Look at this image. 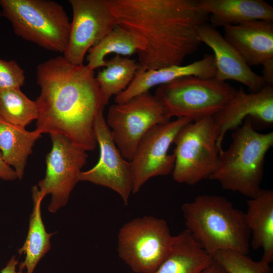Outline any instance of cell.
I'll return each instance as SVG.
<instances>
[{"label": "cell", "instance_id": "1", "mask_svg": "<svg viewBox=\"0 0 273 273\" xmlns=\"http://www.w3.org/2000/svg\"><path fill=\"white\" fill-rule=\"evenodd\" d=\"M36 75L41 91L35 101L36 130L61 134L86 151L95 150V119L109 100L101 92L94 70L59 56L39 64Z\"/></svg>", "mask_w": 273, "mask_h": 273}, {"label": "cell", "instance_id": "2", "mask_svg": "<svg viewBox=\"0 0 273 273\" xmlns=\"http://www.w3.org/2000/svg\"><path fill=\"white\" fill-rule=\"evenodd\" d=\"M117 25L145 40L138 52L139 70L181 65L195 52L200 42L199 27L209 15L198 0H107Z\"/></svg>", "mask_w": 273, "mask_h": 273}, {"label": "cell", "instance_id": "3", "mask_svg": "<svg viewBox=\"0 0 273 273\" xmlns=\"http://www.w3.org/2000/svg\"><path fill=\"white\" fill-rule=\"evenodd\" d=\"M186 229L212 256L222 250L248 255L251 235L245 213L225 197L201 195L181 206Z\"/></svg>", "mask_w": 273, "mask_h": 273}, {"label": "cell", "instance_id": "4", "mask_svg": "<svg viewBox=\"0 0 273 273\" xmlns=\"http://www.w3.org/2000/svg\"><path fill=\"white\" fill-rule=\"evenodd\" d=\"M232 142L219 154L217 167L209 179L226 190L250 198L261 189L265 157L273 146V132L257 131L250 118L234 130Z\"/></svg>", "mask_w": 273, "mask_h": 273}, {"label": "cell", "instance_id": "5", "mask_svg": "<svg viewBox=\"0 0 273 273\" xmlns=\"http://www.w3.org/2000/svg\"><path fill=\"white\" fill-rule=\"evenodd\" d=\"M0 6L16 35L46 50L65 52L71 22L62 5L49 0H0Z\"/></svg>", "mask_w": 273, "mask_h": 273}, {"label": "cell", "instance_id": "6", "mask_svg": "<svg viewBox=\"0 0 273 273\" xmlns=\"http://www.w3.org/2000/svg\"><path fill=\"white\" fill-rule=\"evenodd\" d=\"M237 91L215 77L189 76L158 86L154 95L170 118L186 117L195 121L213 116Z\"/></svg>", "mask_w": 273, "mask_h": 273}, {"label": "cell", "instance_id": "7", "mask_svg": "<svg viewBox=\"0 0 273 273\" xmlns=\"http://www.w3.org/2000/svg\"><path fill=\"white\" fill-rule=\"evenodd\" d=\"M219 131L212 116L192 121L183 127L173 143V180L194 185L210 178L215 171L220 150L217 145Z\"/></svg>", "mask_w": 273, "mask_h": 273}, {"label": "cell", "instance_id": "8", "mask_svg": "<svg viewBox=\"0 0 273 273\" xmlns=\"http://www.w3.org/2000/svg\"><path fill=\"white\" fill-rule=\"evenodd\" d=\"M167 222L152 216L125 223L118 235V256L135 273H152L166 257L174 241Z\"/></svg>", "mask_w": 273, "mask_h": 273}, {"label": "cell", "instance_id": "9", "mask_svg": "<svg viewBox=\"0 0 273 273\" xmlns=\"http://www.w3.org/2000/svg\"><path fill=\"white\" fill-rule=\"evenodd\" d=\"M170 119L156 97L147 92L111 106L106 121L121 155L130 161L145 134L155 125Z\"/></svg>", "mask_w": 273, "mask_h": 273}, {"label": "cell", "instance_id": "10", "mask_svg": "<svg viewBox=\"0 0 273 273\" xmlns=\"http://www.w3.org/2000/svg\"><path fill=\"white\" fill-rule=\"evenodd\" d=\"M50 134L52 148L46 156L45 176L37 187L43 196L51 195L48 211L54 213L68 203L72 190L79 181V174L88 155L87 151L64 135Z\"/></svg>", "mask_w": 273, "mask_h": 273}, {"label": "cell", "instance_id": "11", "mask_svg": "<svg viewBox=\"0 0 273 273\" xmlns=\"http://www.w3.org/2000/svg\"><path fill=\"white\" fill-rule=\"evenodd\" d=\"M192 121L188 117H178L155 125L142 137L130 161L132 193H138L150 178L172 173L175 157L168 150L178 131Z\"/></svg>", "mask_w": 273, "mask_h": 273}, {"label": "cell", "instance_id": "12", "mask_svg": "<svg viewBox=\"0 0 273 273\" xmlns=\"http://www.w3.org/2000/svg\"><path fill=\"white\" fill-rule=\"evenodd\" d=\"M94 129L100 147V158L93 168L80 172L79 181H88L109 188L118 194L127 205L133 189L131 165L117 147L107 124L104 110L98 113Z\"/></svg>", "mask_w": 273, "mask_h": 273}, {"label": "cell", "instance_id": "13", "mask_svg": "<svg viewBox=\"0 0 273 273\" xmlns=\"http://www.w3.org/2000/svg\"><path fill=\"white\" fill-rule=\"evenodd\" d=\"M73 19L67 48L63 57L71 63L83 64L90 48L117 25L107 0H69Z\"/></svg>", "mask_w": 273, "mask_h": 273}, {"label": "cell", "instance_id": "14", "mask_svg": "<svg viewBox=\"0 0 273 273\" xmlns=\"http://www.w3.org/2000/svg\"><path fill=\"white\" fill-rule=\"evenodd\" d=\"M212 118L219 131L217 145L220 152L226 132L236 129L247 118H250L253 124L266 126L273 124V86L266 85L259 92L250 93L240 87Z\"/></svg>", "mask_w": 273, "mask_h": 273}, {"label": "cell", "instance_id": "15", "mask_svg": "<svg viewBox=\"0 0 273 273\" xmlns=\"http://www.w3.org/2000/svg\"><path fill=\"white\" fill-rule=\"evenodd\" d=\"M224 37L247 65H262L266 85L273 86V21L256 20L224 27Z\"/></svg>", "mask_w": 273, "mask_h": 273}, {"label": "cell", "instance_id": "16", "mask_svg": "<svg viewBox=\"0 0 273 273\" xmlns=\"http://www.w3.org/2000/svg\"><path fill=\"white\" fill-rule=\"evenodd\" d=\"M199 41L213 52L216 75L220 81L231 80L247 86L251 93L260 90L265 85L261 75L255 73L237 50L215 28L206 23L198 31Z\"/></svg>", "mask_w": 273, "mask_h": 273}, {"label": "cell", "instance_id": "17", "mask_svg": "<svg viewBox=\"0 0 273 273\" xmlns=\"http://www.w3.org/2000/svg\"><path fill=\"white\" fill-rule=\"evenodd\" d=\"M216 68L213 55L205 54L199 60L186 65H173L149 71L138 70L127 88L115 96L116 104L125 102L139 94L149 92L156 86H159L176 79L195 76L202 78H213Z\"/></svg>", "mask_w": 273, "mask_h": 273}, {"label": "cell", "instance_id": "18", "mask_svg": "<svg viewBox=\"0 0 273 273\" xmlns=\"http://www.w3.org/2000/svg\"><path fill=\"white\" fill-rule=\"evenodd\" d=\"M212 25L226 27L256 20L273 21V7L263 0H198Z\"/></svg>", "mask_w": 273, "mask_h": 273}, {"label": "cell", "instance_id": "19", "mask_svg": "<svg viewBox=\"0 0 273 273\" xmlns=\"http://www.w3.org/2000/svg\"><path fill=\"white\" fill-rule=\"evenodd\" d=\"M247 203L245 217L251 237L250 245L254 249H262L261 260L270 264L273 261V192L261 189Z\"/></svg>", "mask_w": 273, "mask_h": 273}, {"label": "cell", "instance_id": "20", "mask_svg": "<svg viewBox=\"0 0 273 273\" xmlns=\"http://www.w3.org/2000/svg\"><path fill=\"white\" fill-rule=\"evenodd\" d=\"M213 260L186 229L174 236L169 252L152 273H200Z\"/></svg>", "mask_w": 273, "mask_h": 273}, {"label": "cell", "instance_id": "21", "mask_svg": "<svg viewBox=\"0 0 273 273\" xmlns=\"http://www.w3.org/2000/svg\"><path fill=\"white\" fill-rule=\"evenodd\" d=\"M33 208L30 215L29 227L26 239L18 249L19 255L24 254L23 261L18 264L19 270L25 273H33L44 256L51 248V238L54 233H48L42 220L41 204L44 196L42 195L37 186L32 188Z\"/></svg>", "mask_w": 273, "mask_h": 273}, {"label": "cell", "instance_id": "22", "mask_svg": "<svg viewBox=\"0 0 273 273\" xmlns=\"http://www.w3.org/2000/svg\"><path fill=\"white\" fill-rule=\"evenodd\" d=\"M41 135L36 129L29 131L0 119V152L4 161L14 168L19 180L23 177L28 157Z\"/></svg>", "mask_w": 273, "mask_h": 273}, {"label": "cell", "instance_id": "23", "mask_svg": "<svg viewBox=\"0 0 273 273\" xmlns=\"http://www.w3.org/2000/svg\"><path fill=\"white\" fill-rule=\"evenodd\" d=\"M145 39L137 33L117 25L99 43L88 51L87 67L92 70L105 67L106 56L111 53L130 56L145 50Z\"/></svg>", "mask_w": 273, "mask_h": 273}, {"label": "cell", "instance_id": "24", "mask_svg": "<svg viewBox=\"0 0 273 273\" xmlns=\"http://www.w3.org/2000/svg\"><path fill=\"white\" fill-rule=\"evenodd\" d=\"M135 60L116 55L106 60L104 68L99 71L96 79L99 88L109 100L125 90L133 79L139 69Z\"/></svg>", "mask_w": 273, "mask_h": 273}, {"label": "cell", "instance_id": "25", "mask_svg": "<svg viewBox=\"0 0 273 273\" xmlns=\"http://www.w3.org/2000/svg\"><path fill=\"white\" fill-rule=\"evenodd\" d=\"M38 110L35 101L29 99L20 88L0 91V119L25 128L36 120Z\"/></svg>", "mask_w": 273, "mask_h": 273}, {"label": "cell", "instance_id": "26", "mask_svg": "<svg viewBox=\"0 0 273 273\" xmlns=\"http://www.w3.org/2000/svg\"><path fill=\"white\" fill-rule=\"evenodd\" d=\"M212 257L228 273H271L272 271L270 264L261 259L254 261L247 255L234 251L219 250Z\"/></svg>", "mask_w": 273, "mask_h": 273}, {"label": "cell", "instance_id": "27", "mask_svg": "<svg viewBox=\"0 0 273 273\" xmlns=\"http://www.w3.org/2000/svg\"><path fill=\"white\" fill-rule=\"evenodd\" d=\"M24 81V71L15 61L0 59V91L20 88Z\"/></svg>", "mask_w": 273, "mask_h": 273}, {"label": "cell", "instance_id": "28", "mask_svg": "<svg viewBox=\"0 0 273 273\" xmlns=\"http://www.w3.org/2000/svg\"><path fill=\"white\" fill-rule=\"evenodd\" d=\"M0 178L6 181H12L18 178L15 170L3 160L0 152Z\"/></svg>", "mask_w": 273, "mask_h": 273}, {"label": "cell", "instance_id": "29", "mask_svg": "<svg viewBox=\"0 0 273 273\" xmlns=\"http://www.w3.org/2000/svg\"><path fill=\"white\" fill-rule=\"evenodd\" d=\"M18 259L16 255H13L8 260L5 266L1 270V273H23L22 271H17Z\"/></svg>", "mask_w": 273, "mask_h": 273}, {"label": "cell", "instance_id": "30", "mask_svg": "<svg viewBox=\"0 0 273 273\" xmlns=\"http://www.w3.org/2000/svg\"><path fill=\"white\" fill-rule=\"evenodd\" d=\"M200 273H228V272L220 264L213 260L212 262Z\"/></svg>", "mask_w": 273, "mask_h": 273}, {"label": "cell", "instance_id": "31", "mask_svg": "<svg viewBox=\"0 0 273 273\" xmlns=\"http://www.w3.org/2000/svg\"><path fill=\"white\" fill-rule=\"evenodd\" d=\"M2 16V13H1V12H0V17Z\"/></svg>", "mask_w": 273, "mask_h": 273}]
</instances>
